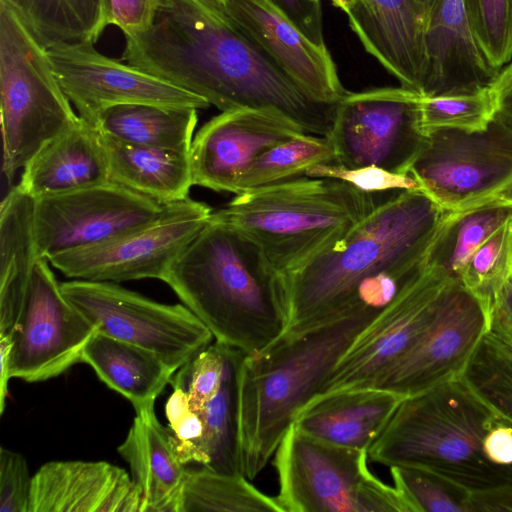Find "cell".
I'll return each instance as SVG.
<instances>
[{
	"label": "cell",
	"mask_w": 512,
	"mask_h": 512,
	"mask_svg": "<svg viewBox=\"0 0 512 512\" xmlns=\"http://www.w3.org/2000/svg\"><path fill=\"white\" fill-rule=\"evenodd\" d=\"M121 61L221 111L277 112L327 137L336 104L312 98L210 0H158L151 26L125 36Z\"/></svg>",
	"instance_id": "6da1fadb"
},
{
	"label": "cell",
	"mask_w": 512,
	"mask_h": 512,
	"mask_svg": "<svg viewBox=\"0 0 512 512\" xmlns=\"http://www.w3.org/2000/svg\"><path fill=\"white\" fill-rule=\"evenodd\" d=\"M451 212L421 190L380 202L335 246L283 275L287 322L281 336L302 333L357 304L384 308L423 269Z\"/></svg>",
	"instance_id": "7a4b0ae2"
},
{
	"label": "cell",
	"mask_w": 512,
	"mask_h": 512,
	"mask_svg": "<svg viewBox=\"0 0 512 512\" xmlns=\"http://www.w3.org/2000/svg\"><path fill=\"white\" fill-rule=\"evenodd\" d=\"M164 282L216 342L245 355L261 352L286 328L283 275L253 239L212 215Z\"/></svg>",
	"instance_id": "3957f363"
},
{
	"label": "cell",
	"mask_w": 512,
	"mask_h": 512,
	"mask_svg": "<svg viewBox=\"0 0 512 512\" xmlns=\"http://www.w3.org/2000/svg\"><path fill=\"white\" fill-rule=\"evenodd\" d=\"M382 309L357 304L242 357L237 370L238 447L240 472L248 480L263 471L297 412L321 391L340 357Z\"/></svg>",
	"instance_id": "277c9868"
},
{
	"label": "cell",
	"mask_w": 512,
	"mask_h": 512,
	"mask_svg": "<svg viewBox=\"0 0 512 512\" xmlns=\"http://www.w3.org/2000/svg\"><path fill=\"white\" fill-rule=\"evenodd\" d=\"M497 416L461 378L406 397L368 450L386 466L436 473L470 492L512 485V464L485 454L483 442Z\"/></svg>",
	"instance_id": "5b68a950"
},
{
	"label": "cell",
	"mask_w": 512,
	"mask_h": 512,
	"mask_svg": "<svg viewBox=\"0 0 512 512\" xmlns=\"http://www.w3.org/2000/svg\"><path fill=\"white\" fill-rule=\"evenodd\" d=\"M374 196L338 179L302 176L238 194L212 218L253 239L284 275L345 238L379 204Z\"/></svg>",
	"instance_id": "8992f818"
},
{
	"label": "cell",
	"mask_w": 512,
	"mask_h": 512,
	"mask_svg": "<svg viewBox=\"0 0 512 512\" xmlns=\"http://www.w3.org/2000/svg\"><path fill=\"white\" fill-rule=\"evenodd\" d=\"M0 108L2 171L9 181L80 119L54 74L46 47L7 0H0Z\"/></svg>",
	"instance_id": "52a82bcc"
},
{
	"label": "cell",
	"mask_w": 512,
	"mask_h": 512,
	"mask_svg": "<svg viewBox=\"0 0 512 512\" xmlns=\"http://www.w3.org/2000/svg\"><path fill=\"white\" fill-rule=\"evenodd\" d=\"M283 512H409L369 470L368 451L325 442L290 426L274 455Z\"/></svg>",
	"instance_id": "ba28073f"
},
{
	"label": "cell",
	"mask_w": 512,
	"mask_h": 512,
	"mask_svg": "<svg viewBox=\"0 0 512 512\" xmlns=\"http://www.w3.org/2000/svg\"><path fill=\"white\" fill-rule=\"evenodd\" d=\"M60 287L96 332L149 350L174 371L214 339L185 305L159 303L113 282L72 279Z\"/></svg>",
	"instance_id": "9c48e42d"
},
{
	"label": "cell",
	"mask_w": 512,
	"mask_h": 512,
	"mask_svg": "<svg viewBox=\"0 0 512 512\" xmlns=\"http://www.w3.org/2000/svg\"><path fill=\"white\" fill-rule=\"evenodd\" d=\"M212 209L187 197L163 205L151 221L109 240L47 258L68 278L120 283L164 281L184 249L208 223Z\"/></svg>",
	"instance_id": "30bf717a"
},
{
	"label": "cell",
	"mask_w": 512,
	"mask_h": 512,
	"mask_svg": "<svg viewBox=\"0 0 512 512\" xmlns=\"http://www.w3.org/2000/svg\"><path fill=\"white\" fill-rule=\"evenodd\" d=\"M408 173L443 209L468 208L512 181V130L495 115L482 130H429Z\"/></svg>",
	"instance_id": "8fae6325"
},
{
	"label": "cell",
	"mask_w": 512,
	"mask_h": 512,
	"mask_svg": "<svg viewBox=\"0 0 512 512\" xmlns=\"http://www.w3.org/2000/svg\"><path fill=\"white\" fill-rule=\"evenodd\" d=\"M420 98L402 86L348 91L335 105L326 137L335 164L347 168L373 165L409 174L426 139Z\"/></svg>",
	"instance_id": "7c38bea8"
},
{
	"label": "cell",
	"mask_w": 512,
	"mask_h": 512,
	"mask_svg": "<svg viewBox=\"0 0 512 512\" xmlns=\"http://www.w3.org/2000/svg\"><path fill=\"white\" fill-rule=\"evenodd\" d=\"M452 280L441 268L426 263L357 335L317 395L375 387L430 325Z\"/></svg>",
	"instance_id": "4fadbf2b"
},
{
	"label": "cell",
	"mask_w": 512,
	"mask_h": 512,
	"mask_svg": "<svg viewBox=\"0 0 512 512\" xmlns=\"http://www.w3.org/2000/svg\"><path fill=\"white\" fill-rule=\"evenodd\" d=\"M95 332L63 295L47 259H38L12 332L11 378L41 382L61 375L81 362Z\"/></svg>",
	"instance_id": "5bb4252c"
},
{
	"label": "cell",
	"mask_w": 512,
	"mask_h": 512,
	"mask_svg": "<svg viewBox=\"0 0 512 512\" xmlns=\"http://www.w3.org/2000/svg\"><path fill=\"white\" fill-rule=\"evenodd\" d=\"M488 330V306L452 280L430 325L373 388L408 397L460 378Z\"/></svg>",
	"instance_id": "9a60e30c"
},
{
	"label": "cell",
	"mask_w": 512,
	"mask_h": 512,
	"mask_svg": "<svg viewBox=\"0 0 512 512\" xmlns=\"http://www.w3.org/2000/svg\"><path fill=\"white\" fill-rule=\"evenodd\" d=\"M46 49L63 91L78 115L92 125L102 112L123 104L210 106L196 94L101 54L92 42L59 43Z\"/></svg>",
	"instance_id": "2e32d148"
},
{
	"label": "cell",
	"mask_w": 512,
	"mask_h": 512,
	"mask_svg": "<svg viewBox=\"0 0 512 512\" xmlns=\"http://www.w3.org/2000/svg\"><path fill=\"white\" fill-rule=\"evenodd\" d=\"M35 200L37 253L45 259L133 230L164 205L113 180Z\"/></svg>",
	"instance_id": "e0dca14e"
},
{
	"label": "cell",
	"mask_w": 512,
	"mask_h": 512,
	"mask_svg": "<svg viewBox=\"0 0 512 512\" xmlns=\"http://www.w3.org/2000/svg\"><path fill=\"white\" fill-rule=\"evenodd\" d=\"M304 133L274 111H222L193 138L189 151L193 184L235 194L241 177L260 155Z\"/></svg>",
	"instance_id": "ac0fdd59"
},
{
	"label": "cell",
	"mask_w": 512,
	"mask_h": 512,
	"mask_svg": "<svg viewBox=\"0 0 512 512\" xmlns=\"http://www.w3.org/2000/svg\"><path fill=\"white\" fill-rule=\"evenodd\" d=\"M219 5L312 98L336 104L348 93L327 47L312 42L271 0H222Z\"/></svg>",
	"instance_id": "d6986e66"
},
{
	"label": "cell",
	"mask_w": 512,
	"mask_h": 512,
	"mask_svg": "<svg viewBox=\"0 0 512 512\" xmlns=\"http://www.w3.org/2000/svg\"><path fill=\"white\" fill-rule=\"evenodd\" d=\"M346 15L364 49L400 86L422 95L427 5L420 0H355Z\"/></svg>",
	"instance_id": "ffe728a7"
},
{
	"label": "cell",
	"mask_w": 512,
	"mask_h": 512,
	"mask_svg": "<svg viewBox=\"0 0 512 512\" xmlns=\"http://www.w3.org/2000/svg\"><path fill=\"white\" fill-rule=\"evenodd\" d=\"M427 67L422 96L473 93L490 87L500 70L488 60L463 0H428Z\"/></svg>",
	"instance_id": "44dd1931"
},
{
	"label": "cell",
	"mask_w": 512,
	"mask_h": 512,
	"mask_svg": "<svg viewBox=\"0 0 512 512\" xmlns=\"http://www.w3.org/2000/svg\"><path fill=\"white\" fill-rule=\"evenodd\" d=\"M28 512H141V496L109 462L50 461L32 476Z\"/></svg>",
	"instance_id": "7402d4cb"
},
{
	"label": "cell",
	"mask_w": 512,
	"mask_h": 512,
	"mask_svg": "<svg viewBox=\"0 0 512 512\" xmlns=\"http://www.w3.org/2000/svg\"><path fill=\"white\" fill-rule=\"evenodd\" d=\"M405 398L381 388L319 394L297 412L293 424L316 439L368 451Z\"/></svg>",
	"instance_id": "603a6c76"
},
{
	"label": "cell",
	"mask_w": 512,
	"mask_h": 512,
	"mask_svg": "<svg viewBox=\"0 0 512 512\" xmlns=\"http://www.w3.org/2000/svg\"><path fill=\"white\" fill-rule=\"evenodd\" d=\"M111 180L98 130L80 117L22 169L19 185L35 199Z\"/></svg>",
	"instance_id": "cb8c5ba5"
},
{
	"label": "cell",
	"mask_w": 512,
	"mask_h": 512,
	"mask_svg": "<svg viewBox=\"0 0 512 512\" xmlns=\"http://www.w3.org/2000/svg\"><path fill=\"white\" fill-rule=\"evenodd\" d=\"M135 413L117 450L140 492L141 512H176L186 466L175 452L169 428L158 421L154 405Z\"/></svg>",
	"instance_id": "d4e9b609"
},
{
	"label": "cell",
	"mask_w": 512,
	"mask_h": 512,
	"mask_svg": "<svg viewBox=\"0 0 512 512\" xmlns=\"http://www.w3.org/2000/svg\"><path fill=\"white\" fill-rule=\"evenodd\" d=\"M35 198L17 184L0 208V336L12 334L38 259Z\"/></svg>",
	"instance_id": "484cf974"
},
{
	"label": "cell",
	"mask_w": 512,
	"mask_h": 512,
	"mask_svg": "<svg viewBox=\"0 0 512 512\" xmlns=\"http://www.w3.org/2000/svg\"><path fill=\"white\" fill-rule=\"evenodd\" d=\"M99 136L111 180L161 204L189 197L194 185L189 151L125 143L100 132Z\"/></svg>",
	"instance_id": "4316f807"
},
{
	"label": "cell",
	"mask_w": 512,
	"mask_h": 512,
	"mask_svg": "<svg viewBox=\"0 0 512 512\" xmlns=\"http://www.w3.org/2000/svg\"><path fill=\"white\" fill-rule=\"evenodd\" d=\"M81 362L130 401L135 411L154 405L176 372L155 353L99 332L84 348Z\"/></svg>",
	"instance_id": "83f0119b"
},
{
	"label": "cell",
	"mask_w": 512,
	"mask_h": 512,
	"mask_svg": "<svg viewBox=\"0 0 512 512\" xmlns=\"http://www.w3.org/2000/svg\"><path fill=\"white\" fill-rule=\"evenodd\" d=\"M197 110L154 104H123L102 112L94 127L115 140L155 148L190 151Z\"/></svg>",
	"instance_id": "f1b7e54d"
},
{
	"label": "cell",
	"mask_w": 512,
	"mask_h": 512,
	"mask_svg": "<svg viewBox=\"0 0 512 512\" xmlns=\"http://www.w3.org/2000/svg\"><path fill=\"white\" fill-rule=\"evenodd\" d=\"M512 218V205L486 199L452 211L432 243L426 263L439 267L453 279L462 274L476 250Z\"/></svg>",
	"instance_id": "f546056e"
},
{
	"label": "cell",
	"mask_w": 512,
	"mask_h": 512,
	"mask_svg": "<svg viewBox=\"0 0 512 512\" xmlns=\"http://www.w3.org/2000/svg\"><path fill=\"white\" fill-rule=\"evenodd\" d=\"M23 14L46 47L95 43L109 25L107 0H7Z\"/></svg>",
	"instance_id": "4dcf8cb0"
},
{
	"label": "cell",
	"mask_w": 512,
	"mask_h": 512,
	"mask_svg": "<svg viewBox=\"0 0 512 512\" xmlns=\"http://www.w3.org/2000/svg\"><path fill=\"white\" fill-rule=\"evenodd\" d=\"M176 512H283L276 497L252 485L242 474L221 473L204 466L187 469Z\"/></svg>",
	"instance_id": "1f68e13d"
},
{
	"label": "cell",
	"mask_w": 512,
	"mask_h": 512,
	"mask_svg": "<svg viewBox=\"0 0 512 512\" xmlns=\"http://www.w3.org/2000/svg\"><path fill=\"white\" fill-rule=\"evenodd\" d=\"M331 163L335 155L328 138L304 133L260 155L241 177L235 195L290 181L315 165Z\"/></svg>",
	"instance_id": "d6a6232c"
},
{
	"label": "cell",
	"mask_w": 512,
	"mask_h": 512,
	"mask_svg": "<svg viewBox=\"0 0 512 512\" xmlns=\"http://www.w3.org/2000/svg\"><path fill=\"white\" fill-rule=\"evenodd\" d=\"M245 354L230 349L225 376L218 393L200 411L205 427L206 468L241 474L238 447L237 370Z\"/></svg>",
	"instance_id": "836d02e7"
},
{
	"label": "cell",
	"mask_w": 512,
	"mask_h": 512,
	"mask_svg": "<svg viewBox=\"0 0 512 512\" xmlns=\"http://www.w3.org/2000/svg\"><path fill=\"white\" fill-rule=\"evenodd\" d=\"M460 378L497 416L512 425V346L487 332Z\"/></svg>",
	"instance_id": "e575fe53"
},
{
	"label": "cell",
	"mask_w": 512,
	"mask_h": 512,
	"mask_svg": "<svg viewBox=\"0 0 512 512\" xmlns=\"http://www.w3.org/2000/svg\"><path fill=\"white\" fill-rule=\"evenodd\" d=\"M390 472L409 512H469L466 488L421 468L391 466Z\"/></svg>",
	"instance_id": "d590c367"
},
{
	"label": "cell",
	"mask_w": 512,
	"mask_h": 512,
	"mask_svg": "<svg viewBox=\"0 0 512 512\" xmlns=\"http://www.w3.org/2000/svg\"><path fill=\"white\" fill-rule=\"evenodd\" d=\"M497 111L490 87L465 94L422 96L420 112L425 132L436 128L482 130Z\"/></svg>",
	"instance_id": "8d00e7d4"
},
{
	"label": "cell",
	"mask_w": 512,
	"mask_h": 512,
	"mask_svg": "<svg viewBox=\"0 0 512 512\" xmlns=\"http://www.w3.org/2000/svg\"><path fill=\"white\" fill-rule=\"evenodd\" d=\"M512 276V218L476 250L461 280L489 308L496 294Z\"/></svg>",
	"instance_id": "74e56055"
},
{
	"label": "cell",
	"mask_w": 512,
	"mask_h": 512,
	"mask_svg": "<svg viewBox=\"0 0 512 512\" xmlns=\"http://www.w3.org/2000/svg\"><path fill=\"white\" fill-rule=\"evenodd\" d=\"M483 52L498 70L512 60V0H463Z\"/></svg>",
	"instance_id": "f35d334b"
},
{
	"label": "cell",
	"mask_w": 512,
	"mask_h": 512,
	"mask_svg": "<svg viewBox=\"0 0 512 512\" xmlns=\"http://www.w3.org/2000/svg\"><path fill=\"white\" fill-rule=\"evenodd\" d=\"M230 349L215 341L173 374L171 386L186 393L194 411H202L218 393L225 376Z\"/></svg>",
	"instance_id": "ab89813d"
},
{
	"label": "cell",
	"mask_w": 512,
	"mask_h": 512,
	"mask_svg": "<svg viewBox=\"0 0 512 512\" xmlns=\"http://www.w3.org/2000/svg\"><path fill=\"white\" fill-rule=\"evenodd\" d=\"M172 388L165 404V415L175 452L184 466L193 463L207 467L209 458L203 419L190 407L186 393L178 387Z\"/></svg>",
	"instance_id": "60d3db41"
},
{
	"label": "cell",
	"mask_w": 512,
	"mask_h": 512,
	"mask_svg": "<svg viewBox=\"0 0 512 512\" xmlns=\"http://www.w3.org/2000/svg\"><path fill=\"white\" fill-rule=\"evenodd\" d=\"M305 176L338 179L360 191L374 195L390 191L421 190L418 181L412 175L391 172L373 165L347 168L335 163L320 164L309 168Z\"/></svg>",
	"instance_id": "b9f144b4"
},
{
	"label": "cell",
	"mask_w": 512,
	"mask_h": 512,
	"mask_svg": "<svg viewBox=\"0 0 512 512\" xmlns=\"http://www.w3.org/2000/svg\"><path fill=\"white\" fill-rule=\"evenodd\" d=\"M32 477L25 457L0 449V512H28Z\"/></svg>",
	"instance_id": "7bdbcfd3"
},
{
	"label": "cell",
	"mask_w": 512,
	"mask_h": 512,
	"mask_svg": "<svg viewBox=\"0 0 512 512\" xmlns=\"http://www.w3.org/2000/svg\"><path fill=\"white\" fill-rule=\"evenodd\" d=\"M109 25L117 26L124 36L147 30L154 19L158 0H107Z\"/></svg>",
	"instance_id": "ee69618b"
},
{
	"label": "cell",
	"mask_w": 512,
	"mask_h": 512,
	"mask_svg": "<svg viewBox=\"0 0 512 512\" xmlns=\"http://www.w3.org/2000/svg\"><path fill=\"white\" fill-rule=\"evenodd\" d=\"M304 35L321 47H327L323 34L320 0H271Z\"/></svg>",
	"instance_id": "f6af8a7d"
},
{
	"label": "cell",
	"mask_w": 512,
	"mask_h": 512,
	"mask_svg": "<svg viewBox=\"0 0 512 512\" xmlns=\"http://www.w3.org/2000/svg\"><path fill=\"white\" fill-rule=\"evenodd\" d=\"M488 332L512 346V276L504 283L489 306Z\"/></svg>",
	"instance_id": "bcb514c9"
},
{
	"label": "cell",
	"mask_w": 512,
	"mask_h": 512,
	"mask_svg": "<svg viewBox=\"0 0 512 512\" xmlns=\"http://www.w3.org/2000/svg\"><path fill=\"white\" fill-rule=\"evenodd\" d=\"M483 449L492 462L512 464V426L501 419L485 436Z\"/></svg>",
	"instance_id": "7dc6e473"
},
{
	"label": "cell",
	"mask_w": 512,
	"mask_h": 512,
	"mask_svg": "<svg viewBox=\"0 0 512 512\" xmlns=\"http://www.w3.org/2000/svg\"><path fill=\"white\" fill-rule=\"evenodd\" d=\"M512 512V485L471 492L469 512Z\"/></svg>",
	"instance_id": "c3c4849f"
},
{
	"label": "cell",
	"mask_w": 512,
	"mask_h": 512,
	"mask_svg": "<svg viewBox=\"0 0 512 512\" xmlns=\"http://www.w3.org/2000/svg\"><path fill=\"white\" fill-rule=\"evenodd\" d=\"M491 88L497 102L495 117L512 130V61L500 70Z\"/></svg>",
	"instance_id": "681fc988"
},
{
	"label": "cell",
	"mask_w": 512,
	"mask_h": 512,
	"mask_svg": "<svg viewBox=\"0 0 512 512\" xmlns=\"http://www.w3.org/2000/svg\"><path fill=\"white\" fill-rule=\"evenodd\" d=\"M13 345L12 334L0 336V413L5 410L10 376V353Z\"/></svg>",
	"instance_id": "f907efd6"
},
{
	"label": "cell",
	"mask_w": 512,
	"mask_h": 512,
	"mask_svg": "<svg viewBox=\"0 0 512 512\" xmlns=\"http://www.w3.org/2000/svg\"><path fill=\"white\" fill-rule=\"evenodd\" d=\"M512 205V181L493 196L487 198ZM483 202V201H482Z\"/></svg>",
	"instance_id": "816d5d0a"
},
{
	"label": "cell",
	"mask_w": 512,
	"mask_h": 512,
	"mask_svg": "<svg viewBox=\"0 0 512 512\" xmlns=\"http://www.w3.org/2000/svg\"><path fill=\"white\" fill-rule=\"evenodd\" d=\"M335 7L347 13L354 5L355 0H329Z\"/></svg>",
	"instance_id": "f5cc1de1"
},
{
	"label": "cell",
	"mask_w": 512,
	"mask_h": 512,
	"mask_svg": "<svg viewBox=\"0 0 512 512\" xmlns=\"http://www.w3.org/2000/svg\"><path fill=\"white\" fill-rule=\"evenodd\" d=\"M210 1H213V2H216V3H219V4L222 2V0H210Z\"/></svg>",
	"instance_id": "db71d44e"
},
{
	"label": "cell",
	"mask_w": 512,
	"mask_h": 512,
	"mask_svg": "<svg viewBox=\"0 0 512 512\" xmlns=\"http://www.w3.org/2000/svg\"><path fill=\"white\" fill-rule=\"evenodd\" d=\"M421 2L427 4L428 0H420Z\"/></svg>",
	"instance_id": "11a10c76"
},
{
	"label": "cell",
	"mask_w": 512,
	"mask_h": 512,
	"mask_svg": "<svg viewBox=\"0 0 512 512\" xmlns=\"http://www.w3.org/2000/svg\"><path fill=\"white\" fill-rule=\"evenodd\" d=\"M512 426V425H511Z\"/></svg>",
	"instance_id": "9f6ffc18"
}]
</instances>
